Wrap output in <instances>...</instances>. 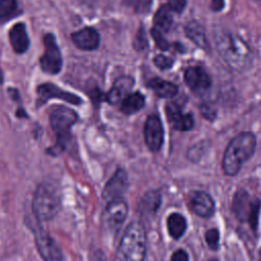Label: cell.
Returning a JSON list of instances; mask_svg holds the SVG:
<instances>
[{
    "label": "cell",
    "instance_id": "obj_1",
    "mask_svg": "<svg viewBox=\"0 0 261 261\" xmlns=\"http://www.w3.org/2000/svg\"><path fill=\"white\" fill-rule=\"evenodd\" d=\"M214 40L220 56L229 67L238 71L251 67L253 53L242 38L225 30H218L214 34Z\"/></svg>",
    "mask_w": 261,
    "mask_h": 261
},
{
    "label": "cell",
    "instance_id": "obj_2",
    "mask_svg": "<svg viewBox=\"0 0 261 261\" xmlns=\"http://www.w3.org/2000/svg\"><path fill=\"white\" fill-rule=\"evenodd\" d=\"M256 149V138L250 132L237 135L226 146L222 158V170L228 176L239 173L242 165L248 161Z\"/></svg>",
    "mask_w": 261,
    "mask_h": 261
},
{
    "label": "cell",
    "instance_id": "obj_3",
    "mask_svg": "<svg viewBox=\"0 0 261 261\" xmlns=\"http://www.w3.org/2000/svg\"><path fill=\"white\" fill-rule=\"evenodd\" d=\"M62 194L60 188L51 181L40 184L34 193L32 210L38 221L53 219L61 208Z\"/></svg>",
    "mask_w": 261,
    "mask_h": 261
},
{
    "label": "cell",
    "instance_id": "obj_4",
    "mask_svg": "<svg viewBox=\"0 0 261 261\" xmlns=\"http://www.w3.org/2000/svg\"><path fill=\"white\" fill-rule=\"evenodd\" d=\"M147 250L145 228L140 221H132L118 245L115 261H144Z\"/></svg>",
    "mask_w": 261,
    "mask_h": 261
},
{
    "label": "cell",
    "instance_id": "obj_5",
    "mask_svg": "<svg viewBox=\"0 0 261 261\" xmlns=\"http://www.w3.org/2000/svg\"><path fill=\"white\" fill-rule=\"evenodd\" d=\"M77 114L65 106H57L50 113V124L56 137V144L48 150L51 155L60 154L70 138V128L76 122Z\"/></svg>",
    "mask_w": 261,
    "mask_h": 261
},
{
    "label": "cell",
    "instance_id": "obj_6",
    "mask_svg": "<svg viewBox=\"0 0 261 261\" xmlns=\"http://www.w3.org/2000/svg\"><path fill=\"white\" fill-rule=\"evenodd\" d=\"M261 200L259 198H252L244 189H239L234 193L231 201L232 213L239 221L247 222L254 231L258 227Z\"/></svg>",
    "mask_w": 261,
    "mask_h": 261
},
{
    "label": "cell",
    "instance_id": "obj_7",
    "mask_svg": "<svg viewBox=\"0 0 261 261\" xmlns=\"http://www.w3.org/2000/svg\"><path fill=\"white\" fill-rule=\"evenodd\" d=\"M36 219V222L32 224V231L35 239L37 250L44 261H63V254L57 243L53 238L40 225Z\"/></svg>",
    "mask_w": 261,
    "mask_h": 261
},
{
    "label": "cell",
    "instance_id": "obj_8",
    "mask_svg": "<svg viewBox=\"0 0 261 261\" xmlns=\"http://www.w3.org/2000/svg\"><path fill=\"white\" fill-rule=\"evenodd\" d=\"M44 54L40 58V66L46 73L56 74L62 66V58L55 37L52 34L44 36Z\"/></svg>",
    "mask_w": 261,
    "mask_h": 261
},
{
    "label": "cell",
    "instance_id": "obj_9",
    "mask_svg": "<svg viewBox=\"0 0 261 261\" xmlns=\"http://www.w3.org/2000/svg\"><path fill=\"white\" fill-rule=\"evenodd\" d=\"M128 212L126 201L120 197L107 202L103 211L102 220L108 228L117 229L124 222Z\"/></svg>",
    "mask_w": 261,
    "mask_h": 261
},
{
    "label": "cell",
    "instance_id": "obj_10",
    "mask_svg": "<svg viewBox=\"0 0 261 261\" xmlns=\"http://www.w3.org/2000/svg\"><path fill=\"white\" fill-rule=\"evenodd\" d=\"M37 95H38V99H37L38 106L44 105L48 100L52 98H57L74 105H80L83 103V100L81 97L70 92L64 91L52 83L39 85L37 88Z\"/></svg>",
    "mask_w": 261,
    "mask_h": 261
},
{
    "label": "cell",
    "instance_id": "obj_11",
    "mask_svg": "<svg viewBox=\"0 0 261 261\" xmlns=\"http://www.w3.org/2000/svg\"><path fill=\"white\" fill-rule=\"evenodd\" d=\"M144 140L148 149L152 152L160 150L164 140V130L160 118L156 114L147 117L144 126Z\"/></svg>",
    "mask_w": 261,
    "mask_h": 261
},
{
    "label": "cell",
    "instance_id": "obj_12",
    "mask_svg": "<svg viewBox=\"0 0 261 261\" xmlns=\"http://www.w3.org/2000/svg\"><path fill=\"white\" fill-rule=\"evenodd\" d=\"M189 208L199 217L209 218L215 212V203L212 197L205 191H192L188 195Z\"/></svg>",
    "mask_w": 261,
    "mask_h": 261
},
{
    "label": "cell",
    "instance_id": "obj_13",
    "mask_svg": "<svg viewBox=\"0 0 261 261\" xmlns=\"http://www.w3.org/2000/svg\"><path fill=\"white\" fill-rule=\"evenodd\" d=\"M127 189V173L122 168H117L108 179L102 191V198L106 202L122 197Z\"/></svg>",
    "mask_w": 261,
    "mask_h": 261
},
{
    "label": "cell",
    "instance_id": "obj_14",
    "mask_svg": "<svg viewBox=\"0 0 261 261\" xmlns=\"http://www.w3.org/2000/svg\"><path fill=\"white\" fill-rule=\"evenodd\" d=\"M184 79L188 87L196 93L205 92L211 86V79L209 74L199 66L187 68L184 73Z\"/></svg>",
    "mask_w": 261,
    "mask_h": 261
},
{
    "label": "cell",
    "instance_id": "obj_15",
    "mask_svg": "<svg viewBox=\"0 0 261 261\" xmlns=\"http://www.w3.org/2000/svg\"><path fill=\"white\" fill-rule=\"evenodd\" d=\"M165 112L169 123L173 128L179 132H187L193 128L194 118L190 113H182L176 103H168L165 106Z\"/></svg>",
    "mask_w": 261,
    "mask_h": 261
},
{
    "label": "cell",
    "instance_id": "obj_16",
    "mask_svg": "<svg viewBox=\"0 0 261 261\" xmlns=\"http://www.w3.org/2000/svg\"><path fill=\"white\" fill-rule=\"evenodd\" d=\"M71 41L73 44L85 51L95 50L100 43V36L93 28H84L71 34Z\"/></svg>",
    "mask_w": 261,
    "mask_h": 261
},
{
    "label": "cell",
    "instance_id": "obj_17",
    "mask_svg": "<svg viewBox=\"0 0 261 261\" xmlns=\"http://www.w3.org/2000/svg\"><path fill=\"white\" fill-rule=\"evenodd\" d=\"M135 81L130 76H120L118 77L110 91L105 95V100L112 105L120 103L130 92Z\"/></svg>",
    "mask_w": 261,
    "mask_h": 261
},
{
    "label": "cell",
    "instance_id": "obj_18",
    "mask_svg": "<svg viewBox=\"0 0 261 261\" xmlns=\"http://www.w3.org/2000/svg\"><path fill=\"white\" fill-rule=\"evenodd\" d=\"M9 42L13 51L17 54L24 53L30 45L25 25L22 22L15 23L9 31Z\"/></svg>",
    "mask_w": 261,
    "mask_h": 261
},
{
    "label": "cell",
    "instance_id": "obj_19",
    "mask_svg": "<svg viewBox=\"0 0 261 261\" xmlns=\"http://www.w3.org/2000/svg\"><path fill=\"white\" fill-rule=\"evenodd\" d=\"M161 204V195L157 190L146 192L139 202V212L144 217H152L156 214Z\"/></svg>",
    "mask_w": 261,
    "mask_h": 261
},
{
    "label": "cell",
    "instance_id": "obj_20",
    "mask_svg": "<svg viewBox=\"0 0 261 261\" xmlns=\"http://www.w3.org/2000/svg\"><path fill=\"white\" fill-rule=\"evenodd\" d=\"M166 225L169 236L174 240H179L184 236L188 227L185 216L177 212H173L168 215L166 219Z\"/></svg>",
    "mask_w": 261,
    "mask_h": 261
},
{
    "label": "cell",
    "instance_id": "obj_21",
    "mask_svg": "<svg viewBox=\"0 0 261 261\" xmlns=\"http://www.w3.org/2000/svg\"><path fill=\"white\" fill-rule=\"evenodd\" d=\"M148 87L161 98H171L178 92V88L171 82L164 81L160 77H154L148 83Z\"/></svg>",
    "mask_w": 261,
    "mask_h": 261
},
{
    "label": "cell",
    "instance_id": "obj_22",
    "mask_svg": "<svg viewBox=\"0 0 261 261\" xmlns=\"http://www.w3.org/2000/svg\"><path fill=\"white\" fill-rule=\"evenodd\" d=\"M145 105V97L140 92L129 93L120 102V111L126 115L140 111Z\"/></svg>",
    "mask_w": 261,
    "mask_h": 261
},
{
    "label": "cell",
    "instance_id": "obj_23",
    "mask_svg": "<svg viewBox=\"0 0 261 261\" xmlns=\"http://www.w3.org/2000/svg\"><path fill=\"white\" fill-rule=\"evenodd\" d=\"M186 35L190 40H192L197 46L206 49L208 47L207 38L205 35L204 28L196 20H191L187 23L185 28Z\"/></svg>",
    "mask_w": 261,
    "mask_h": 261
},
{
    "label": "cell",
    "instance_id": "obj_24",
    "mask_svg": "<svg viewBox=\"0 0 261 261\" xmlns=\"http://www.w3.org/2000/svg\"><path fill=\"white\" fill-rule=\"evenodd\" d=\"M172 24L171 10L167 5H162L156 11L154 15V29L159 32L166 33L169 31Z\"/></svg>",
    "mask_w": 261,
    "mask_h": 261
},
{
    "label": "cell",
    "instance_id": "obj_25",
    "mask_svg": "<svg viewBox=\"0 0 261 261\" xmlns=\"http://www.w3.org/2000/svg\"><path fill=\"white\" fill-rule=\"evenodd\" d=\"M19 12L16 0H0V21L13 18Z\"/></svg>",
    "mask_w": 261,
    "mask_h": 261
},
{
    "label": "cell",
    "instance_id": "obj_26",
    "mask_svg": "<svg viewBox=\"0 0 261 261\" xmlns=\"http://www.w3.org/2000/svg\"><path fill=\"white\" fill-rule=\"evenodd\" d=\"M219 240H220V234H219V230L216 227H212L205 232V241L209 249L211 250L218 249Z\"/></svg>",
    "mask_w": 261,
    "mask_h": 261
},
{
    "label": "cell",
    "instance_id": "obj_27",
    "mask_svg": "<svg viewBox=\"0 0 261 261\" xmlns=\"http://www.w3.org/2000/svg\"><path fill=\"white\" fill-rule=\"evenodd\" d=\"M134 48L137 51H143L148 47V40L144 31V28H140L134 39Z\"/></svg>",
    "mask_w": 261,
    "mask_h": 261
},
{
    "label": "cell",
    "instance_id": "obj_28",
    "mask_svg": "<svg viewBox=\"0 0 261 261\" xmlns=\"http://www.w3.org/2000/svg\"><path fill=\"white\" fill-rule=\"evenodd\" d=\"M153 62L158 68H160L162 70H165V69H169L172 66L173 59L170 58V57H167L163 54H159V55L154 57Z\"/></svg>",
    "mask_w": 261,
    "mask_h": 261
},
{
    "label": "cell",
    "instance_id": "obj_29",
    "mask_svg": "<svg viewBox=\"0 0 261 261\" xmlns=\"http://www.w3.org/2000/svg\"><path fill=\"white\" fill-rule=\"evenodd\" d=\"M151 35H152V37H153V39H154V41H155L157 47H158L160 50L164 51V50H167V49L169 48V43L164 39V37L162 36L161 32H159V31H157L156 29L153 28V29L151 30Z\"/></svg>",
    "mask_w": 261,
    "mask_h": 261
},
{
    "label": "cell",
    "instance_id": "obj_30",
    "mask_svg": "<svg viewBox=\"0 0 261 261\" xmlns=\"http://www.w3.org/2000/svg\"><path fill=\"white\" fill-rule=\"evenodd\" d=\"M152 0H133L130 5L138 12H148L151 8Z\"/></svg>",
    "mask_w": 261,
    "mask_h": 261
},
{
    "label": "cell",
    "instance_id": "obj_31",
    "mask_svg": "<svg viewBox=\"0 0 261 261\" xmlns=\"http://www.w3.org/2000/svg\"><path fill=\"white\" fill-rule=\"evenodd\" d=\"M200 110H201V113L202 115L206 118V119H209V120H213L216 116V110L208 105V104H203L200 106Z\"/></svg>",
    "mask_w": 261,
    "mask_h": 261
},
{
    "label": "cell",
    "instance_id": "obj_32",
    "mask_svg": "<svg viewBox=\"0 0 261 261\" xmlns=\"http://www.w3.org/2000/svg\"><path fill=\"white\" fill-rule=\"evenodd\" d=\"M187 1L186 0H168V7L170 10L176 12V13H180L185 7H186Z\"/></svg>",
    "mask_w": 261,
    "mask_h": 261
},
{
    "label": "cell",
    "instance_id": "obj_33",
    "mask_svg": "<svg viewBox=\"0 0 261 261\" xmlns=\"http://www.w3.org/2000/svg\"><path fill=\"white\" fill-rule=\"evenodd\" d=\"M170 261H189V254L185 250L178 249L173 252Z\"/></svg>",
    "mask_w": 261,
    "mask_h": 261
},
{
    "label": "cell",
    "instance_id": "obj_34",
    "mask_svg": "<svg viewBox=\"0 0 261 261\" xmlns=\"http://www.w3.org/2000/svg\"><path fill=\"white\" fill-rule=\"evenodd\" d=\"M224 7V0H212L211 1V9L213 11H220Z\"/></svg>",
    "mask_w": 261,
    "mask_h": 261
},
{
    "label": "cell",
    "instance_id": "obj_35",
    "mask_svg": "<svg viewBox=\"0 0 261 261\" xmlns=\"http://www.w3.org/2000/svg\"><path fill=\"white\" fill-rule=\"evenodd\" d=\"M3 83V73H2V70L0 68V84Z\"/></svg>",
    "mask_w": 261,
    "mask_h": 261
},
{
    "label": "cell",
    "instance_id": "obj_36",
    "mask_svg": "<svg viewBox=\"0 0 261 261\" xmlns=\"http://www.w3.org/2000/svg\"><path fill=\"white\" fill-rule=\"evenodd\" d=\"M259 257H260V260H261V248H260V250H259Z\"/></svg>",
    "mask_w": 261,
    "mask_h": 261
},
{
    "label": "cell",
    "instance_id": "obj_37",
    "mask_svg": "<svg viewBox=\"0 0 261 261\" xmlns=\"http://www.w3.org/2000/svg\"><path fill=\"white\" fill-rule=\"evenodd\" d=\"M208 261H219V260H217V259H210V260H208Z\"/></svg>",
    "mask_w": 261,
    "mask_h": 261
}]
</instances>
